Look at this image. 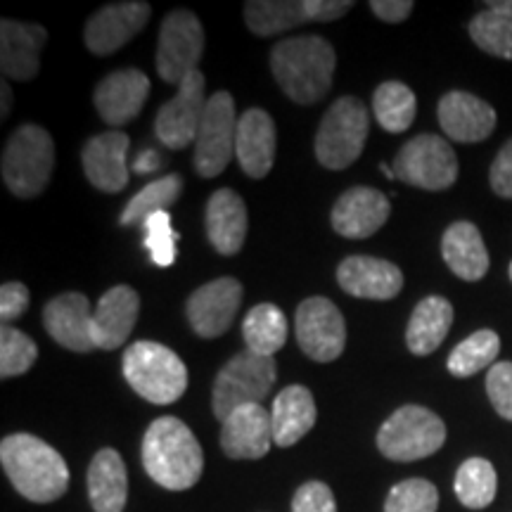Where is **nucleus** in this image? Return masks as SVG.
Segmentation results:
<instances>
[{"label":"nucleus","instance_id":"nucleus-27","mask_svg":"<svg viewBox=\"0 0 512 512\" xmlns=\"http://www.w3.org/2000/svg\"><path fill=\"white\" fill-rule=\"evenodd\" d=\"M275 121L261 107H252L238 121V140H235V157L242 171L254 181L271 174L275 162Z\"/></svg>","mask_w":512,"mask_h":512},{"label":"nucleus","instance_id":"nucleus-40","mask_svg":"<svg viewBox=\"0 0 512 512\" xmlns=\"http://www.w3.org/2000/svg\"><path fill=\"white\" fill-rule=\"evenodd\" d=\"M143 228H145V247L150 249L152 261L162 268L174 264L178 233L171 228L169 211H162V214L150 216V219L145 221Z\"/></svg>","mask_w":512,"mask_h":512},{"label":"nucleus","instance_id":"nucleus-22","mask_svg":"<svg viewBox=\"0 0 512 512\" xmlns=\"http://www.w3.org/2000/svg\"><path fill=\"white\" fill-rule=\"evenodd\" d=\"M337 283L358 299L389 302L403 287L401 268L375 256H347L337 268Z\"/></svg>","mask_w":512,"mask_h":512},{"label":"nucleus","instance_id":"nucleus-16","mask_svg":"<svg viewBox=\"0 0 512 512\" xmlns=\"http://www.w3.org/2000/svg\"><path fill=\"white\" fill-rule=\"evenodd\" d=\"M242 283L235 278H219L190 294L185 313L195 335L216 339L226 335L242 304Z\"/></svg>","mask_w":512,"mask_h":512},{"label":"nucleus","instance_id":"nucleus-17","mask_svg":"<svg viewBox=\"0 0 512 512\" xmlns=\"http://www.w3.org/2000/svg\"><path fill=\"white\" fill-rule=\"evenodd\" d=\"M392 214L389 197L370 185H354L339 195L332 207L330 221L337 235L349 240H363L375 235Z\"/></svg>","mask_w":512,"mask_h":512},{"label":"nucleus","instance_id":"nucleus-47","mask_svg":"<svg viewBox=\"0 0 512 512\" xmlns=\"http://www.w3.org/2000/svg\"><path fill=\"white\" fill-rule=\"evenodd\" d=\"M486 10L503 12V15H512V0H489L486 3Z\"/></svg>","mask_w":512,"mask_h":512},{"label":"nucleus","instance_id":"nucleus-41","mask_svg":"<svg viewBox=\"0 0 512 512\" xmlns=\"http://www.w3.org/2000/svg\"><path fill=\"white\" fill-rule=\"evenodd\" d=\"M486 394L494 403L496 413L512 422V363H494L486 373Z\"/></svg>","mask_w":512,"mask_h":512},{"label":"nucleus","instance_id":"nucleus-1","mask_svg":"<svg viewBox=\"0 0 512 512\" xmlns=\"http://www.w3.org/2000/svg\"><path fill=\"white\" fill-rule=\"evenodd\" d=\"M337 55L330 41L318 34L292 36L275 43L271 72L280 91L297 105H316L332 88Z\"/></svg>","mask_w":512,"mask_h":512},{"label":"nucleus","instance_id":"nucleus-48","mask_svg":"<svg viewBox=\"0 0 512 512\" xmlns=\"http://www.w3.org/2000/svg\"><path fill=\"white\" fill-rule=\"evenodd\" d=\"M380 169H382V174H384V176H389V178H396V174H394V169H392V166L382 164V166H380Z\"/></svg>","mask_w":512,"mask_h":512},{"label":"nucleus","instance_id":"nucleus-28","mask_svg":"<svg viewBox=\"0 0 512 512\" xmlns=\"http://www.w3.org/2000/svg\"><path fill=\"white\" fill-rule=\"evenodd\" d=\"M275 446L290 448L313 430L318 420L316 401L304 384H290L275 396L271 406Z\"/></svg>","mask_w":512,"mask_h":512},{"label":"nucleus","instance_id":"nucleus-34","mask_svg":"<svg viewBox=\"0 0 512 512\" xmlns=\"http://www.w3.org/2000/svg\"><path fill=\"white\" fill-rule=\"evenodd\" d=\"M373 112L377 124L389 133H403L413 126L418 100L415 93L401 81H384L373 95Z\"/></svg>","mask_w":512,"mask_h":512},{"label":"nucleus","instance_id":"nucleus-19","mask_svg":"<svg viewBox=\"0 0 512 512\" xmlns=\"http://www.w3.org/2000/svg\"><path fill=\"white\" fill-rule=\"evenodd\" d=\"M43 328L57 344L76 354H91L93 342V311L86 294L64 292L50 299L43 309Z\"/></svg>","mask_w":512,"mask_h":512},{"label":"nucleus","instance_id":"nucleus-2","mask_svg":"<svg viewBox=\"0 0 512 512\" xmlns=\"http://www.w3.org/2000/svg\"><path fill=\"white\" fill-rule=\"evenodd\" d=\"M143 467L150 479L169 491H188L200 482L204 453L200 441L183 420L162 415L147 427Z\"/></svg>","mask_w":512,"mask_h":512},{"label":"nucleus","instance_id":"nucleus-12","mask_svg":"<svg viewBox=\"0 0 512 512\" xmlns=\"http://www.w3.org/2000/svg\"><path fill=\"white\" fill-rule=\"evenodd\" d=\"M351 8V0H249L245 22L254 36L268 38L304 22H335Z\"/></svg>","mask_w":512,"mask_h":512},{"label":"nucleus","instance_id":"nucleus-49","mask_svg":"<svg viewBox=\"0 0 512 512\" xmlns=\"http://www.w3.org/2000/svg\"><path fill=\"white\" fill-rule=\"evenodd\" d=\"M510 280H512V264H510Z\"/></svg>","mask_w":512,"mask_h":512},{"label":"nucleus","instance_id":"nucleus-6","mask_svg":"<svg viewBox=\"0 0 512 512\" xmlns=\"http://www.w3.org/2000/svg\"><path fill=\"white\" fill-rule=\"evenodd\" d=\"M368 133V107L351 95L335 100L320 119L316 140H313L318 162L330 171L349 169L361 157Z\"/></svg>","mask_w":512,"mask_h":512},{"label":"nucleus","instance_id":"nucleus-18","mask_svg":"<svg viewBox=\"0 0 512 512\" xmlns=\"http://www.w3.org/2000/svg\"><path fill=\"white\" fill-rule=\"evenodd\" d=\"M147 95H150V79L145 72L131 67L107 74L95 88L93 100L100 119L117 131L143 112Z\"/></svg>","mask_w":512,"mask_h":512},{"label":"nucleus","instance_id":"nucleus-10","mask_svg":"<svg viewBox=\"0 0 512 512\" xmlns=\"http://www.w3.org/2000/svg\"><path fill=\"white\" fill-rule=\"evenodd\" d=\"M399 181L422 190H446L458 178V157L441 136L422 133L401 147L392 164Z\"/></svg>","mask_w":512,"mask_h":512},{"label":"nucleus","instance_id":"nucleus-43","mask_svg":"<svg viewBox=\"0 0 512 512\" xmlns=\"http://www.w3.org/2000/svg\"><path fill=\"white\" fill-rule=\"evenodd\" d=\"M29 302L31 294L27 285L10 280L0 287V320H3V325H10L12 320L22 316L29 309Z\"/></svg>","mask_w":512,"mask_h":512},{"label":"nucleus","instance_id":"nucleus-24","mask_svg":"<svg viewBox=\"0 0 512 512\" xmlns=\"http://www.w3.org/2000/svg\"><path fill=\"white\" fill-rule=\"evenodd\" d=\"M439 126L456 143H482L494 133L496 110L477 95L451 91L439 100Z\"/></svg>","mask_w":512,"mask_h":512},{"label":"nucleus","instance_id":"nucleus-31","mask_svg":"<svg viewBox=\"0 0 512 512\" xmlns=\"http://www.w3.org/2000/svg\"><path fill=\"white\" fill-rule=\"evenodd\" d=\"M453 325V306L448 299L437 297H425L422 302L413 309V316L408 320L406 328V344L408 351H413L415 356H430L441 347L448 330Z\"/></svg>","mask_w":512,"mask_h":512},{"label":"nucleus","instance_id":"nucleus-30","mask_svg":"<svg viewBox=\"0 0 512 512\" xmlns=\"http://www.w3.org/2000/svg\"><path fill=\"white\" fill-rule=\"evenodd\" d=\"M88 498L95 512H124L128 475L124 460L114 448H100L88 467Z\"/></svg>","mask_w":512,"mask_h":512},{"label":"nucleus","instance_id":"nucleus-5","mask_svg":"<svg viewBox=\"0 0 512 512\" xmlns=\"http://www.w3.org/2000/svg\"><path fill=\"white\" fill-rule=\"evenodd\" d=\"M55 166V143L46 128L19 126L3 150V183L19 200H34L48 188Z\"/></svg>","mask_w":512,"mask_h":512},{"label":"nucleus","instance_id":"nucleus-25","mask_svg":"<svg viewBox=\"0 0 512 512\" xmlns=\"http://www.w3.org/2000/svg\"><path fill=\"white\" fill-rule=\"evenodd\" d=\"M140 297L133 287L117 285L100 297L93 311V342L95 349L114 351L124 347L138 323Z\"/></svg>","mask_w":512,"mask_h":512},{"label":"nucleus","instance_id":"nucleus-29","mask_svg":"<svg viewBox=\"0 0 512 512\" xmlns=\"http://www.w3.org/2000/svg\"><path fill=\"white\" fill-rule=\"evenodd\" d=\"M441 256L453 275L467 283H477L489 273V252L479 228L470 221H458L446 228L441 238Z\"/></svg>","mask_w":512,"mask_h":512},{"label":"nucleus","instance_id":"nucleus-13","mask_svg":"<svg viewBox=\"0 0 512 512\" xmlns=\"http://www.w3.org/2000/svg\"><path fill=\"white\" fill-rule=\"evenodd\" d=\"M294 330L304 354L318 363L337 361L347 347V323L342 311L325 297H309L299 304Z\"/></svg>","mask_w":512,"mask_h":512},{"label":"nucleus","instance_id":"nucleus-15","mask_svg":"<svg viewBox=\"0 0 512 512\" xmlns=\"http://www.w3.org/2000/svg\"><path fill=\"white\" fill-rule=\"evenodd\" d=\"M150 15V3H140V0L102 5L83 27V43L98 57L114 55L147 27Z\"/></svg>","mask_w":512,"mask_h":512},{"label":"nucleus","instance_id":"nucleus-11","mask_svg":"<svg viewBox=\"0 0 512 512\" xmlns=\"http://www.w3.org/2000/svg\"><path fill=\"white\" fill-rule=\"evenodd\" d=\"M238 114L235 100L228 91L214 93L207 100L200 131L195 138V171L202 178H214L226 171L230 159L235 157L238 140Z\"/></svg>","mask_w":512,"mask_h":512},{"label":"nucleus","instance_id":"nucleus-37","mask_svg":"<svg viewBox=\"0 0 512 512\" xmlns=\"http://www.w3.org/2000/svg\"><path fill=\"white\" fill-rule=\"evenodd\" d=\"M470 36L484 53L512 60V15H503L496 10H482L472 17Z\"/></svg>","mask_w":512,"mask_h":512},{"label":"nucleus","instance_id":"nucleus-36","mask_svg":"<svg viewBox=\"0 0 512 512\" xmlns=\"http://www.w3.org/2000/svg\"><path fill=\"white\" fill-rule=\"evenodd\" d=\"M498 477L494 465L484 458H470L458 467L456 496L465 508L482 510L494 503Z\"/></svg>","mask_w":512,"mask_h":512},{"label":"nucleus","instance_id":"nucleus-21","mask_svg":"<svg viewBox=\"0 0 512 512\" xmlns=\"http://www.w3.org/2000/svg\"><path fill=\"white\" fill-rule=\"evenodd\" d=\"M128 145L124 131H105L83 145V174L93 188L117 195L128 185Z\"/></svg>","mask_w":512,"mask_h":512},{"label":"nucleus","instance_id":"nucleus-23","mask_svg":"<svg viewBox=\"0 0 512 512\" xmlns=\"http://www.w3.org/2000/svg\"><path fill=\"white\" fill-rule=\"evenodd\" d=\"M48 31L41 24L3 19L0 22V69L5 81H31L41 69V50Z\"/></svg>","mask_w":512,"mask_h":512},{"label":"nucleus","instance_id":"nucleus-8","mask_svg":"<svg viewBox=\"0 0 512 512\" xmlns=\"http://www.w3.org/2000/svg\"><path fill=\"white\" fill-rule=\"evenodd\" d=\"M278 380L275 358L240 351L219 370L211 389V408L221 422L242 406L261 403Z\"/></svg>","mask_w":512,"mask_h":512},{"label":"nucleus","instance_id":"nucleus-46","mask_svg":"<svg viewBox=\"0 0 512 512\" xmlns=\"http://www.w3.org/2000/svg\"><path fill=\"white\" fill-rule=\"evenodd\" d=\"M0 93H3V105H0V117H8L10 110H12V93H10V83L3 81V88H0Z\"/></svg>","mask_w":512,"mask_h":512},{"label":"nucleus","instance_id":"nucleus-45","mask_svg":"<svg viewBox=\"0 0 512 512\" xmlns=\"http://www.w3.org/2000/svg\"><path fill=\"white\" fill-rule=\"evenodd\" d=\"M370 10H373V15L380 17L382 22L399 24L403 19L411 17L413 3L411 0H373V3H370Z\"/></svg>","mask_w":512,"mask_h":512},{"label":"nucleus","instance_id":"nucleus-20","mask_svg":"<svg viewBox=\"0 0 512 512\" xmlns=\"http://www.w3.org/2000/svg\"><path fill=\"white\" fill-rule=\"evenodd\" d=\"M273 444L271 411L261 403L242 406L221 422V448L228 458L259 460Z\"/></svg>","mask_w":512,"mask_h":512},{"label":"nucleus","instance_id":"nucleus-7","mask_svg":"<svg viewBox=\"0 0 512 512\" xmlns=\"http://www.w3.org/2000/svg\"><path fill=\"white\" fill-rule=\"evenodd\" d=\"M446 425L430 408L401 406L384 420L377 432V448L384 458L394 463H413V460L430 458L444 446Z\"/></svg>","mask_w":512,"mask_h":512},{"label":"nucleus","instance_id":"nucleus-38","mask_svg":"<svg viewBox=\"0 0 512 512\" xmlns=\"http://www.w3.org/2000/svg\"><path fill=\"white\" fill-rule=\"evenodd\" d=\"M36 358L38 347L34 339L24 335L22 330L3 325V330H0V377L10 380V377L29 373Z\"/></svg>","mask_w":512,"mask_h":512},{"label":"nucleus","instance_id":"nucleus-14","mask_svg":"<svg viewBox=\"0 0 512 512\" xmlns=\"http://www.w3.org/2000/svg\"><path fill=\"white\" fill-rule=\"evenodd\" d=\"M204 88H207V81H204V74L197 69L178 86L174 98L157 112L155 133L159 143H164L169 150H185V147L195 145L209 100L204 95Z\"/></svg>","mask_w":512,"mask_h":512},{"label":"nucleus","instance_id":"nucleus-35","mask_svg":"<svg viewBox=\"0 0 512 512\" xmlns=\"http://www.w3.org/2000/svg\"><path fill=\"white\" fill-rule=\"evenodd\" d=\"M498 351H501V337L494 330H477L451 351L446 368L453 377H472L479 370L494 366Z\"/></svg>","mask_w":512,"mask_h":512},{"label":"nucleus","instance_id":"nucleus-9","mask_svg":"<svg viewBox=\"0 0 512 512\" xmlns=\"http://www.w3.org/2000/svg\"><path fill=\"white\" fill-rule=\"evenodd\" d=\"M204 55V27L200 17L190 10H171L159 27L157 38V74L166 83H181L197 72Z\"/></svg>","mask_w":512,"mask_h":512},{"label":"nucleus","instance_id":"nucleus-44","mask_svg":"<svg viewBox=\"0 0 512 512\" xmlns=\"http://www.w3.org/2000/svg\"><path fill=\"white\" fill-rule=\"evenodd\" d=\"M491 190L503 200H512V138L501 147L489 171Z\"/></svg>","mask_w":512,"mask_h":512},{"label":"nucleus","instance_id":"nucleus-3","mask_svg":"<svg viewBox=\"0 0 512 512\" xmlns=\"http://www.w3.org/2000/svg\"><path fill=\"white\" fill-rule=\"evenodd\" d=\"M0 463L12 486L31 503H53L69 489V467L53 446L34 434H10L0 444Z\"/></svg>","mask_w":512,"mask_h":512},{"label":"nucleus","instance_id":"nucleus-4","mask_svg":"<svg viewBox=\"0 0 512 512\" xmlns=\"http://www.w3.org/2000/svg\"><path fill=\"white\" fill-rule=\"evenodd\" d=\"M121 370L133 392L155 406H169L188 389V368L181 356L159 342H133L124 351Z\"/></svg>","mask_w":512,"mask_h":512},{"label":"nucleus","instance_id":"nucleus-42","mask_svg":"<svg viewBox=\"0 0 512 512\" xmlns=\"http://www.w3.org/2000/svg\"><path fill=\"white\" fill-rule=\"evenodd\" d=\"M292 512H337L335 496L323 482H306L292 498Z\"/></svg>","mask_w":512,"mask_h":512},{"label":"nucleus","instance_id":"nucleus-26","mask_svg":"<svg viewBox=\"0 0 512 512\" xmlns=\"http://www.w3.org/2000/svg\"><path fill=\"white\" fill-rule=\"evenodd\" d=\"M204 226H207V238L216 252L221 256H235L247 240L249 214L245 200L230 188L216 190L207 202Z\"/></svg>","mask_w":512,"mask_h":512},{"label":"nucleus","instance_id":"nucleus-33","mask_svg":"<svg viewBox=\"0 0 512 512\" xmlns=\"http://www.w3.org/2000/svg\"><path fill=\"white\" fill-rule=\"evenodd\" d=\"M183 192V178L178 174H166L150 185H145L143 190L136 192L131 197V202L126 204V209L121 211V226H145V221L150 216L162 214L174 207L178 197Z\"/></svg>","mask_w":512,"mask_h":512},{"label":"nucleus","instance_id":"nucleus-39","mask_svg":"<svg viewBox=\"0 0 512 512\" xmlns=\"http://www.w3.org/2000/svg\"><path fill=\"white\" fill-rule=\"evenodd\" d=\"M439 491L427 479H406L389 491L384 512H437Z\"/></svg>","mask_w":512,"mask_h":512},{"label":"nucleus","instance_id":"nucleus-32","mask_svg":"<svg viewBox=\"0 0 512 512\" xmlns=\"http://www.w3.org/2000/svg\"><path fill=\"white\" fill-rule=\"evenodd\" d=\"M290 325L285 313L275 304H256L242 320V337H245L247 351L259 356L273 358L275 351L285 347Z\"/></svg>","mask_w":512,"mask_h":512}]
</instances>
